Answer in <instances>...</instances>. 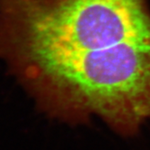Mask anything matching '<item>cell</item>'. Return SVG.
Here are the masks:
<instances>
[{
  "instance_id": "7a4b0ae2",
  "label": "cell",
  "mask_w": 150,
  "mask_h": 150,
  "mask_svg": "<svg viewBox=\"0 0 150 150\" xmlns=\"http://www.w3.org/2000/svg\"><path fill=\"white\" fill-rule=\"evenodd\" d=\"M31 93L49 116L75 123L94 115L134 133L150 120V38L47 64Z\"/></svg>"
},
{
  "instance_id": "6da1fadb",
  "label": "cell",
  "mask_w": 150,
  "mask_h": 150,
  "mask_svg": "<svg viewBox=\"0 0 150 150\" xmlns=\"http://www.w3.org/2000/svg\"><path fill=\"white\" fill-rule=\"evenodd\" d=\"M148 38L146 0H0V59L13 75Z\"/></svg>"
}]
</instances>
